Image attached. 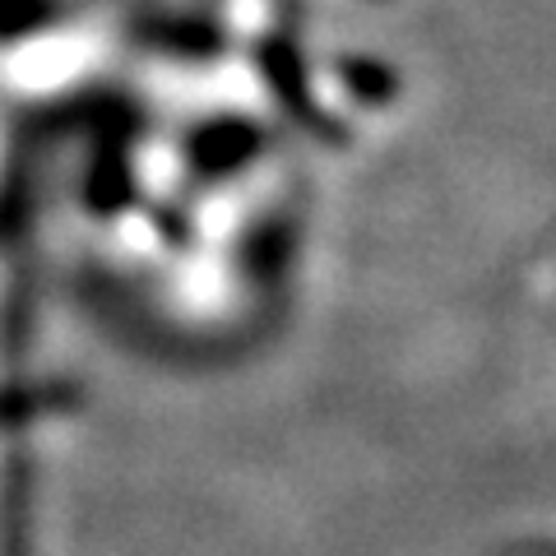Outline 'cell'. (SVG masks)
<instances>
[{
  "mask_svg": "<svg viewBox=\"0 0 556 556\" xmlns=\"http://www.w3.org/2000/svg\"><path fill=\"white\" fill-rule=\"evenodd\" d=\"M348 84L353 89H362V98H390L394 93V79H390V70H380V65H362V61H348Z\"/></svg>",
  "mask_w": 556,
  "mask_h": 556,
  "instance_id": "1",
  "label": "cell"
}]
</instances>
